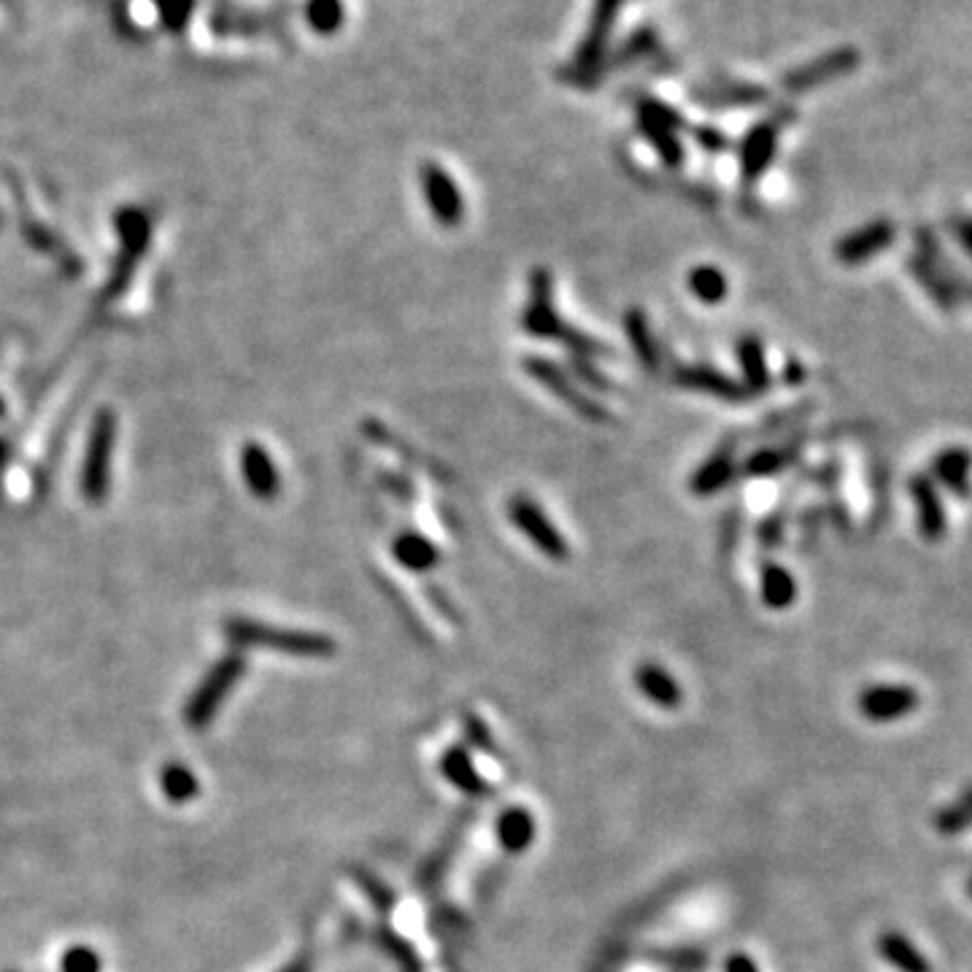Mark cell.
<instances>
[{"instance_id":"7a4b0ae2","label":"cell","mask_w":972,"mask_h":972,"mask_svg":"<svg viewBox=\"0 0 972 972\" xmlns=\"http://www.w3.org/2000/svg\"><path fill=\"white\" fill-rule=\"evenodd\" d=\"M225 635L235 649H265L276 654L289 656H308V660H324L335 654V640L317 632H298V630H279L265 621L246 619V616H233L225 621Z\"/></svg>"},{"instance_id":"484cf974","label":"cell","mask_w":972,"mask_h":972,"mask_svg":"<svg viewBox=\"0 0 972 972\" xmlns=\"http://www.w3.org/2000/svg\"><path fill=\"white\" fill-rule=\"evenodd\" d=\"M500 841L509 851H524L535 837V824L533 816L527 811H509L498 824Z\"/></svg>"},{"instance_id":"5bb4252c","label":"cell","mask_w":972,"mask_h":972,"mask_svg":"<svg viewBox=\"0 0 972 972\" xmlns=\"http://www.w3.org/2000/svg\"><path fill=\"white\" fill-rule=\"evenodd\" d=\"M776 141H778V125L776 122H762L757 125L746 136L740 147V171L746 184H754L765 173V168L772 162L776 154Z\"/></svg>"},{"instance_id":"d6a6232c","label":"cell","mask_w":972,"mask_h":972,"mask_svg":"<svg viewBox=\"0 0 972 972\" xmlns=\"http://www.w3.org/2000/svg\"><path fill=\"white\" fill-rule=\"evenodd\" d=\"M573 371L578 373V376L584 378V382H587L591 389H600V392H608L611 389V384H608V378L606 376H600V373H597V367L591 365V360H587V357H573Z\"/></svg>"},{"instance_id":"f35d334b","label":"cell","mask_w":972,"mask_h":972,"mask_svg":"<svg viewBox=\"0 0 972 972\" xmlns=\"http://www.w3.org/2000/svg\"><path fill=\"white\" fill-rule=\"evenodd\" d=\"M3 414H6V403L0 400V416H3Z\"/></svg>"},{"instance_id":"ba28073f","label":"cell","mask_w":972,"mask_h":972,"mask_svg":"<svg viewBox=\"0 0 972 972\" xmlns=\"http://www.w3.org/2000/svg\"><path fill=\"white\" fill-rule=\"evenodd\" d=\"M421 192L425 203L430 209L432 220L440 227H460L464 220V197L460 184L438 165V162H425L421 165Z\"/></svg>"},{"instance_id":"6da1fadb","label":"cell","mask_w":972,"mask_h":972,"mask_svg":"<svg viewBox=\"0 0 972 972\" xmlns=\"http://www.w3.org/2000/svg\"><path fill=\"white\" fill-rule=\"evenodd\" d=\"M522 330L533 338L543 341H563L573 352V357H606L611 349L602 346L600 341L589 338L587 333H578L576 328L565 322L554 308V281L546 268H535L530 276V303L522 313Z\"/></svg>"},{"instance_id":"836d02e7","label":"cell","mask_w":972,"mask_h":972,"mask_svg":"<svg viewBox=\"0 0 972 972\" xmlns=\"http://www.w3.org/2000/svg\"><path fill=\"white\" fill-rule=\"evenodd\" d=\"M357 878H360L362 889H365V891H367V895H371V897H373V902H376V905H378V908H386V905H392V899H395V897H392V895H389V891H386V889H384V886H382V884H378V880H376V878H373V875L357 873Z\"/></svg>"},{"instance_id":"44dd1931","label":"cell","mask_w":972,"mask_h":972,"mask_svg":"<svg viewBox=\"0 0 972 972\" xmlns=\"http://www.w3.org/2000/svg\"><path fill=\"white\" fill-rule=\"evenodd\" d=\"M638 690L656 703L660 708H675L681 705V686L673 675L665 673V667L654 665V662H643L635 673Z\"/></svg>"},{"instance_id":"603a6c76","label":"cell","mask_w":972,"mask_h":972,"mask_svg":"<svg viewBox=\"0 0 972 972\" xmlns=\"http://www.w3.org/2000/svg\"><path fill=\"white\" fill-rule=\"evenodd\" d=\"M878 951L899 972H932V964L921 957L919 948L897 932H886L878 940Z\"/></svg>"},{"instance_id":"8d00e7d4","label":"cell","mask_w":972,"mask_h":972,"mask_svg":"<svg viewBox=\"0 0 972 972\" xmlns=\"http://www.w3.org/2000/svg\"><path fill=\"white\" fill-rule=\"evenodd\" d=\"M697 136H699V141H703L708 149H722L724 147V138L718 136V132H703V130H699Z\"/></svg>"},{"instance_id":"f1b7e54d","label":"cell","mask_w":972,"mask_h":972,"mask_svg":"<svg viewBox=\"0 0 972 972\" xmlns=\"http://www.w3.org/2000/svg\"><path fill=\"white\" fill-rule=\"evenodd\" d=\"M160 787L168 800L179 802V805L181 802H190L197 794V789H201L197 787V778L184 765H168L160 776Z\"/></svg>"},{"instance_id":"d6986e66","label":"cell","mask_w":972,"mask_h":972,"mask_svg":"<svg viewBox=\"0 0 972 972\" xmlns=\"http://www.w3.org/2000/svg\"><path fill=\"white\" fill-rule=\"evenodd\" d=\"M932 473L934 479L943 481V484L957 492L959 498H970L972 484H970V473H972V451L964 449V446H951V449H943L932 462Z\"/></svg>"},{"instance_id":"3957f363","label":"cell","mask_w":972,"mask_h":972,"mask_svg":"<svg viewBox=\"0 0 972 972\" xmlns=\"http://www.w3.org/2000/svg\"><path fill=\"white\" fill-rule=\"evenodd\" d=\"M114 446H117V416L111 408H100L89 427L87 455L82 464V494L89 505H103L111 492Z\"/></svg>"},{"instance_id":"30bf717a","label":"cell","mask_w":972,"mask_h":972,"mask_svg":"<svg viewBox=\"0 0 972 972\" xmlns=\"http://www.w3.org/2000/svg\"><path fill=\"white\" fill-rule=\"evenodd\" d=\"M919 705V694L914 686L878 684L859 694V711L870 722H897L908 716Z\"/></svg>"},{"instance_id":"74e56055","label":"cell","mask_w":972,"mask_h":972,"mask_svg":"<svg viewBox=\"0 0 972 972\" xmlns=\"http://www.w3.org/2000/svg\"><path fill=\"white\" fill-rule=\"evenodd\" d=\"M9 457H11L9 444H6V440H0V470L6 468V462H9Z\"/></svg>"},{"instance_id":"cb8c5ba5","label":"cell","mask_w":972,"mask_h":972,"mask_svg":"<svg viewBox=\"0 0 972 972\" xmlns=\"http://www.w3.org/2000/svg\"><path fill=\"white\" fill-rule=\"evenodd\" d=\"M797 597L794 576L781 565H768L762 570V600L770 611H787Z\"/></svg>"},{"instance_id":"ab89813d","label":"cell","mask_w":972,"mask_h":972,"mask_svg":"<svg viewBox=\"0 0 972 972\" xmlns=\"http://www.w3.org/2000/svg\"><path fill=\"white\" fill-rule=\"evenodd\" d=\"M968 891H970V897H972V880L968 884Z\"/></svg>"},{"instance_id":"9a60e30c","label":"cell","mask_w":972,"mask_h":972,"mask_svg":"<svg viewBox=\"0 0 972 972\" xmlns=\"http://www.w3.org/2000/svg\"><path fill=\"white\" fill-rule=\"evenodd\" d=\"M616 11H619V0H597L595 22H591L587 41H584L581 52H578V57H576V71L581 76L591 74V71L600 65V57H602V52H606V44H608V35H611Z\"/></svg>"},{"instance_id":"ffe728a7","label":"cell","mask_w":972,"mask_h":972,"mask_svg":"<svg viewBox=\"0 0 972 972\" xmlns=\"http://www.w3.org/2000/svg\"><path fill=\"white\" fill-rule=\"evenodd\" d=\"M738 352L743 378H746V389L751 395H762L770 389V371H768V357H765V346L757 335H743L735 346Z\"/></svg>"},{"instance_id":"5b68a950","label":"cell","mask_w":972,"mask_h":972,"mask_svg":"<svg viewBox=\"0 0 972 972\" xmlns=\"http://www.w3.org/2000/svg\"><path fill=\"white\" fill-rule=\"evenodd\" d=\"M246 673V660L241 654H227L216 662L214 667L205 673L195 694L186 699L184 705V722L186 727L203 729L205 724H211V718L216 716V711L222 708V703L227 699V694Z\"/></svg>"},{"instance_id":"d590c367","label":"cell","mask_w":972,"mask_h":972,"mask_svg":"<svg viewBox=\"0 0 972 972\" xmlns=\"http://www.w3.org/2000/svg\"><path fill=\"white\" fill-rule=\"evenodd\" d=\"M727 972H759L748 957H733L727 962Z\"/></svg>"},{"instance_id":"4fadbf2b","label":"cell","mask_w":972,"mask_h":972,"mask_svg":"<svg viewBox=\"0 0 972 972\" xmlns=\"http://www.w3.org/2000/svg\"><path fill=\"white\" fill-rule=\"evenodd\" d=\"M241 470H244V481L249 487V492L255 494L257 500L263 503H270V500L279 498L281 492V479H279V470H276L274 460H270L268 449L263 444H249L241 449Z\"/></svg>"},{"instance_id":"8992f818","label":"cell","mask_w":972,"mask_h":972,"mask_svg":"<svg viewBox=\"0 0 972 972\" xmlns=\"http://www.w3.org/2000/svg\"><path fill=\"white\" fill-rule=\"evenodd\" d=\"M509 516L513 527L522 530L537 552L546 554L548 559H554V563H565V559L570 557V548H567L565 535L554 527L552 519L546 516V511H543L533 498H527V494H513L509 503Z\"/></svg>"},{"instance_id":"9c48e42d","label":"cell","mask_w":972,"mask_h":972,"mask_svg":"<svg viewBox=\"0 0 972 972\" xmlns=\"http://www.w3.org/2000/svg\"><path fill=\"white\" fill-rule=\"evenodd\" d=\"M897 238L895 222L889 220H875L870 225L859 227V231L848 233L845 238L837 241L835 257L843 265H862L867 259L880 255V252L889 249Z\"/></svg>"},{"instance_id":"e575fe53","label":"cell","mask_w":972,"mask_h":972,"mask_svg":"<svg viewBox=\"0 0 972 972\" xmlns=\"http://www.w3.org/2000/svg\"><path fill=\"white\" fill-rule=\"evenodd\" d=\"M948 231H953V235H957V241H959V244H962V249L972 257V220H953V222H948Z\"/></svg>"},{"instance_id":"277c9868","label":"cell","mask_w":972,"mask_h":972,"mask_svg":"<svg viewBox=\"0 0 972 972\" xmlns=\"http://www.w3.org/2000/svg\"><path fill=\"white\" fill-rule=\"evenodd\" d=\"M117 233H119V257H117V263H114L111 276H108L106 289H103V295H100L103 303H106V300L119 298V295L128 289V284L132 279V274H136L138 263H141L143 255H147L149 241H152V222H149L147 211L136 209V205L119 211Z\"/></svg>"},{"instance_id":"d4e9b609","label":"cell","mask_w":972,"mask_h":972,"mask_svg":"<svg viewBox=\"0 0 972 972\" xmlns=\"http://www.w3.org/2000/svg\"><path fill=\"white\" fill-rule=\"evenodd\" d=\"M686 281H690V292L699 303L716 306L727 298V276L716 265H697V268L690 270Z\"/></svg>"},{"instance_id":"83f0119b","label":"cell","mask_w":972,"mask_h":972,"mask_svg":"<svg viewBox=\"0 0 972 972\" xmlns=\"http://www.w3.org/2000/svg\"><path fill=\"white\" fill-rule=\"evenodd\" d=\"M444 772H446V778L455 783V787H460L462 792H468V794H481L487 789L484 783H481L479 772H476L473 765H470L468 754L460 751V748H455V751L446 754Z\"/></svg>"},{"instance_id":"8fae6325","label":"cell","mask_w":972,"mask_h":972,"mask_svg":"<svg viewBox=\"0 0 972 972\" xmlns=\"http://www.w3.org/2000/svg\"><path fill=\"white\" fill-rule=\"evenodd\" d=\"M673 382L684 389L692 392H703V395L718 397V400H727V403H743L751 397V392L746 386L729 378L727 373L716 371V367L708 365H681L675 367L673 373Z\"/></svg>"},{"instance_id":"f546056e","label":"cell","mask_w":972,"mask_h":972,"mask_svg":"<svg viewBox=\"0 0 972 972\" xmlns=\"http://www.w3.org/2000/svg\"><path fill=\"white\" fill-rule=\"evenodd\" d=\"M797 457V446H787V449H765L759 455H754L751 460L746 462V476L757 479V476H776L781 470H787L789 464L794 462Z\"/></svg>"},{"instance_id":"4316f807","label":"cell","mask_w":972,"mask_h":972,"mask_svg":"<svg viewBox=\"0 0 972 972\" xmlns=\"http://www.w3.org/2000/svg\"><path fill=\"white\" fill-rule=\"evenodd\" d=\"M25 235H28L30 246H35V249H39V252H46V255L57 257V263L63 265V268H68L71 274H76V270H78L76 255L68 249V246L63 244V241L57 238V235L46 231V227H41L39 222H28Z\"/></svg>"},{"instance_id":"4dcf8cb0","label":"cell","mask_w":972,"mask_h":972,"mask_svg":"<svg viewBox=\"0 0 972 972\" xmlns=\"http://www.w3.org/2000/svg\"><path fill=\"white\" fill-rule=\"evenodd\" d=\"M308 20L319 33H333L341 28L343 20V6L341 0H311L308 6Z\"/></svg>"},{"instance_id":"7c38bea8","label":"cell","mask_w":972,"mask_h":972,"mask_svg":"<svg viewBox=\"0 0 972 972\" xmlns=\"http://www.w3.org/2000/svg\"><path fill=\"white\" fill-rule=\"evenodd\" d=\"M675 125H679L675 114L667 111V108L660 106V103H645V106L640 108V130H643V136L649 138L651 147L660 152L665 165L670 168L681 165V160H684V149H681V141L675 138Z\"/></svg>"},{"instance_id":"52a82bcc","label":"cell","mask_w":972,"mask_h":972,"mask_svg":"<svg viewBox=\"0 0 972 972\" xmlns=\"http://www.w3.org/2000/svg\"><path fill=\"white\" fill-rule=\"evenodd\" d=\"M524 373L537 384L546 386L557 400H563L565 406H570L576 410L578 416H584L587 421H606L608 419V410L600 406L597 400H591L584 389H578L576 384L570 382V376L563 371V367L554 365L552 360L546 357H524L522 362Z\"/></svg>"},{"instance_id":"e0dca14e","label":"cell","mask_w":972,"mask_h":972,"mask_svg":"<svg viewBox=\"0 0 972 972\" xmlns=\"http://www.w3.org/2000/svg\"><path fill=\"white\" fill-rule=\"evenodd\" d=\"M735 473H738V462H735L733 446H722V449L714 451L708 460L694 470L690 489L697 494V498L722 492V489L735 479Z\"/></svg>"},{"instance_id":"1f68e13d","label":"cell","mask_w":972,"mask_h":972,"mask_svg":"<svg viewBox=\"0 0 972 972\" xmlns=\"http://www.w3.org/2000/svg\"><path fill=\"white\" fill-rule=\"evenodd\" d=\"M63 972H100V957L87 946H74L63 953Z\"/></svg>"},{"instance_id":"ac0fdd59","label":"cell","mask_w":972,"mask_h":972,"mask_svg":"<svg viewBox=\"0 0 972 972\" xmlns=\"http://www.w3.org/2000/svg\"><path fill=\"white\" fill-rule=\"evenodd\" d=\"M392 557L410 573H427L440 563V552L436 543L427 535L414 533V530L395 535V541H392Z\"/></svg>"},{"instance_id":"7402d4cb","label":"cell","mask_w":972,"mask_h":972,"mask_svg":"<svg viewBox=\"0 0 972 972\" xmlns=\"http://www.w3.org/2000/svg\"><path fill=\"white\" fill-rule=\"evenodd\" d=\"M624 333H627V338H630L632 349H635L638 360L643 362L645 371L649 373L660 371V365H662L660 343H656L654 333H651L649 317H645L640 308H630V311L624 313Z\"/></svg>"},{"instance_id":"2e32d148","label":"cell","mask_w":972,"mask_h":972,"mask_svg":"<svg viewBox=\"0 0 972 972\" xmlns=\"http://www.w3.org/2000/svg\"><path fill=\"white\" fill-rule=\"evenodd\" d=\"M910 494H914V503L919 509V530L927 541H940L946 533V511L943 503L938 498V489L927 476H914L910 479Z\"/></svg>"}]
</instances>
